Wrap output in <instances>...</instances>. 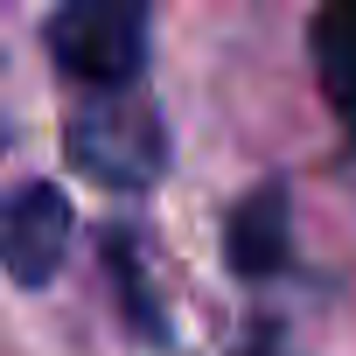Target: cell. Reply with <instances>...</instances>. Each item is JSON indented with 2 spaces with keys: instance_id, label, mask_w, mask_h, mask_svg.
I'll return each instance as SVG.
<instances>
[{
  "instance_id": "3957f363",
  "label": "cell",
  "mask_w": 356,
  "mask_h": 356,
  "mask_svg": "<svg viewBox=\"0 0 356 356\" xmlns=\"http://www.w3.org/2000/svg\"><path fill=\"white\" fill-rule=\"evenodd\" d=\"M63 252H70V203H63V189L22 182V189L0 196V266H8V280L42 286V280H56Z\"/></svg>"
},
{
  "instance_id": "6da1fadb",
  "label": "cell",
  "mask_w": 356,
  "mask_h": 356,
  "mask_svg": "<svg viewBox=\"0 0 356 356\" xmlns=\"http://www.w3.org/2000/svg\"><path fill=\"white\" fill-rule=\"evenodd\" d=\"M49 49L77 84L126 91L147 63V0H56Z\"/></svg>"
},
{
  "instance_id": "5b68a950",
  "label": "cell",
  "mask_w": 356,
  "mask_h": 356,
  "mask_svg": "<svg viewBox=\"0 0 356 356\" xmlns=\"http://www.w3.org/2000/svg\"><path fill=\"white\" fill-rule=\"evenodd\" d=\"M314 70L342 126H356V0H321L314 15Z\"/></svg>"
},
{
  "instance_id": "277c9868",
  "label": "cell",
  "mask_w": 356,
  "mask_h": 356,
  "mask_svg": "<svg viewBox=\"0 0 356 356\" xmlns=\"http://www.w3.org/2000/svg\"><path fill=\"white\" fill-rule=\"evenodd\" d=\"M231 266L245 273V280H266V273H280L286 266V189H259V196H245L238 203V217H231Z\"/></svg>"
},
{
  "instance_id": "7a4b0ae2",
  "label": "cell",
  "mask_w": 356,
  "mask_h": 356,
  "mask_svg": "<svg viewBox=\"0 0 356 356\" xmlns=\"http://www.w3.org/2000/svg\"><path fill=\"white\" fill-rule=\"evenodd\" d=\"M70 161L91 168V175H105V182H126V189L154 182V175H161V126H154L147 105L105 91L98 105L70 112Z\"/></svg>"
}]
</instances>
